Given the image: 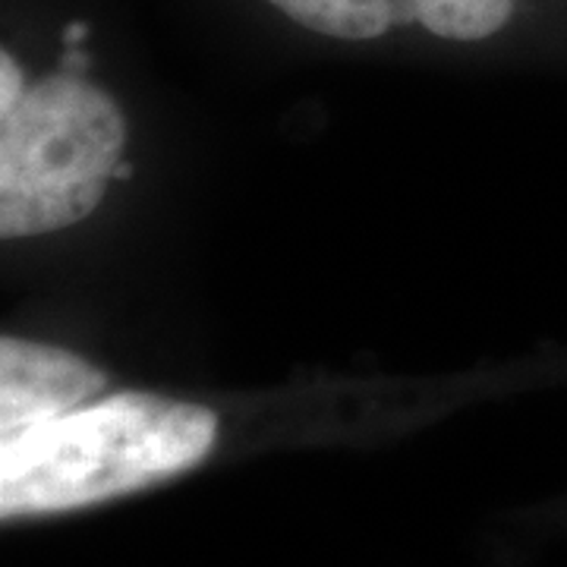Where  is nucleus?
<instances>
[{"mask_svg":"<svg viewBox=\"0 0 567 567\" xmlns=\"http://www.w3.org/2000/svg\"><path fill=\"white\" fill-rule=\"evenodd\" d=\"M218 410L162 391L107 388L95 401L0 445V517L95 507L199 466Z\"/></svg>","mask_w":567,"mask_h":567,"instance_id":"obj_1","label":"nucleus"},{"mask_svg":"<svg viewBox=\"0 0 567 567\" xmlns=\"http://www.w3.org/2000/svg\"><path fill=\"white\" fill-rule=\"evenodd\" d=\"M130 121L80 63L29 76L0 58V237L7 244L73 230L130 174Z\"/></svg>","mask_w":567,"mask_h":567,"instance_id":"obj_2","label":"nucleus"},{"mask_svg":"<svg viewBox=\"0 0 567 567\" xmlns=\"http://www.w3.org/2000/svg\"><path fill=\"white\" fill-rule=\"evenodd\" d=\"M107 388L111 375L80 350L25 334H3L0 445L95 401Z\"/></svg>","mask_w":567,"mask_h":567,"instance_id":"obj_3","label":"nucleus"},{"mask_svg":"<svg viewBox=\"0 0 567 567\" xmlns=\"http://www.w3.org/2000/svg\"><path fill=\"white\" fill-rule=\"evenodd\" d=\"M281 17L328 41L369 44L416 29L406 0H265Z\"/></svg>","mask_w":567,"mask_h":567,"instance_id":"obj_4","label":"nucleus"},{"mask_svg":"<svg viewBox=\"0 0 567 567\" xmlns=\"http://www.w3.org/2000/svg\"><path fill=\"white\" fill-rule=\"evenodd\" d=\"M416 29L447 44H480L505 32L520 0H406Z\"/></svg>","mask_w":567,"mask_h":567,"instance_id":"obj_5","label":"nucleus"}]
</instances>
